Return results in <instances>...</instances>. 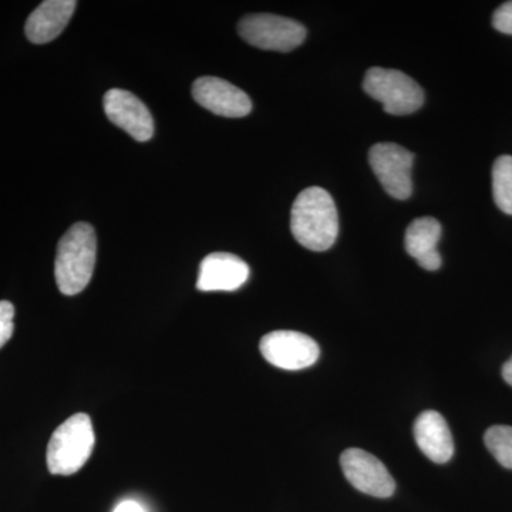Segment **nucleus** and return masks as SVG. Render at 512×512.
<instances>
[{"instance_id": "nucleus-7", "label": "nucleus", "mask_w": 512, "mask_h": 512, "mask_svg": "<svg viewBox=\"0 0 512 512\" xmlns=\"http://www.w3.org/2000/svg\"><path fill=\"white\" fill-rule=\"evenodd\" d=\"M262 356L272 366L284 370H302L315 365L319 359L318 343L311 336L295 330H275L259 343Z\"/></svg>"}, {"instance_id": "nucleus-1", "label": "nucleus", "mask_w": 512, "mask_h": 512, "mask_svg": "<svg viewBox=\"0 0 512 512\" xmlns=\"http://www.w3.org/2000/svg\"><path fill=\"white\" fill-rule=\"evenodd\" d=\"M293 238L315 252L328 251L339 235V215L328 191L309 187L296 197L291 211Z\"/></svg>"}, {"instance_id": "nucleus-20", "label": "nucleus", "mask_w": 512, "mask_h": 512, "mask_svg": "<svg viewBox=\"0 0 512 512\" xmlns=\"http://www.w3.org/2000/svg\"><path fill=\"white\" fill-rule=\"evenodd\" d=\"M503 377L505 382L512 386V357L503 367Z\"/></svg>"}, {"instance_id": "nucleus-5", "label": "nucleus", "mask_w": 512, "mask_h": 512, "mask_svg": "<svg viewBox=\"0 0 512 512\" xmlns=\"http://www.w3.org/2000/svg\"><path fill=\"white\" fill-rule=\"evenodd\" d=\"M238 32L249 45L274 52H291L306 39L301 23L268 13L245 16L239 22Z\"/></svg>"}, {"instance_id": "nucleus-2", "label": "nucleus", "mask_w": 512, "mask_h": 512, "mask_svg": "<svg viewBox=\"0 0 512 512\" xmlns=\"http://www.w3.org/2000/svg\"><path fill=\"white\" fill-rule=\"evenodd\" d=\"M97 238L92 225L74 224L57 245L55 276L63 295L83 292L92 281L96 266Z\"/></svg>"}, {"instance_id": "nucleus-4", "label": "nucleus", "mask_w": 512, "mask_h": 512, "mask_svg": "<svg viewBox=\"0 0 512 512\" xmlns=\"http://www.w3.org/2000/svg\"><path fill=\"white\" fill-rule=\"evenodd\" d=\"M363 89L393 116L416 113L424 103V92L419 83L399 70L372 67L367 70Z\"/></svg>"}, {"instance_id": "nucleus-10", "label": "nucleus", "mask_w": 512, "mask_h": 512, "mask_svg": "<svg viewBox=\"0 0 512 512\" xmlns=\"http://www.w3.org/2000/svg\"><path fill=\"white\" fill-rule=\"evenodd\" d=\"M192 97L204 109L229 119L248 116L252 110L247 93L218 77L205 76L195 80L192 84Z\"/></svg>"}, {"instance_id": "nucleus-18", "label": "nucleus", "mask_w": 512, "mask_h": 512, "mask_svg": "<svg viewBox=\"0 0 512 512\" xmlns=\"http://www.w3.org/2000/svg\"><path fill=\"white\" fill-rule=\"evenodd\" d=\"M493 26L504 35H512V0L495 10Z\"/></svg>"}, {"instance_id": "nucleus-11", "label": "nucleus", "mask_w": 512, "mask_h": 512, "mask_svg": "<svg viewBox=\"0 0 512 512\" xmlns=\"http://www.w3.org/2000/svg\"><path fill=\"white\" fill-rule=\"evenodd\" d=\"M249 278V266L237 255L214 252L205 256L198 271L197 289L202 292H232Z\"/></svg>"}, {"instance_id": "nucleus-16", "label": "nucleus", "mask_w": 512, "mask_h": 512, "mask_svg": "<svg viewBox=\"0 0 512 512\" xmlns=\"http://www.w3.org/2000/svg\"><path fill=\"white\" fill-rule=\"evenodd\" d=\"M484 443L501 466L512 470V427H490L485 431Z\"/></svg>"}, {"instance_id": "nucleus-3", "label": "nucleus", "mask_w": 512, "mask_h": 512, "mask_svg": "<svg viewBox=\"0 0 512 512\" xmlns=\"http://www.w3.org/2000/svg\"><path fill=\"white\" fill-rule=\"evenodd\" d=\"M94 436L92 419L77 413L69 417L52 434L47 446V468L53 476H72L87 463L93 453Z\"/></svg>"}, {"instance_id": "nucleus-19", "label": "nucleus", "mask_w": 512, "mask_h": 512, "mask_svg": "<svg viewBox=\"0 0 512 512\" xmlns=\"http://www.w3.org/2000/svg\"><path fill=\"white\" fill-rule=\"evenodd\" d=\"M114 512H144V510L136 501H123V503L117 505Z\"/></svg>"}, {"instance_id": "nucleus-15", "label": "nucleus", "mask_w": 512, "mask_h": 512, "mask_svg": "<svg viewBox=\"0 0 512 512\" xmlns=\"http://www.w3.org/2000/svg\"><path fill=\"white\" fill-rule=\"evenodd\" d=\"M495 204L504 214L512 215V157L497 158L493 167Z\"/></svg>"}, {"instance_id": "nucleus-8", "label": "nucleus", "mask_w": 512, "mask_h": 512, "mask_svg": "<svg viewBox=\"0 0 512 512\" xmlns=\"http://www.w3.org/2000/svg\"><path fill=\"white\" fill-rule=\"evenodd\" d=\"M340 467L350 484L360 493L377 498L392 497L396 491L394 478L382 461L360 448H348L340 456Z\"/></svg>"}, {"instance_id": "nucleus-9", "label": "nucleus", "mask_w": 512, "mask_h": 512, "mask_svg": "<svg viewBox=\"0 0 512 512\" xmlns=\"http://www.w3.org/2000/svg\"><path fill=\"white\" fill-rule=\"evenodd\" d=\"M104 111L107 119L130 134L134 140H151L154 134V119L150 110L133 93L127 90L111 89L104 96Z\"/></svg>"}, {"instance_id": "nucleus-13", "label": "nucleus", "mask_w": 512, "mask_h": 512, "mask_svg": "<svg viewBox=\"0 0 512 512\" xmlns=\"http://www.w3.org/2000/svg\"><path fill=\"white\" fill-rule=\"evenodd\" d=\"M77 2L74 0H46L40 3L26 22L25 32L35 45L55 40L72 19Z\"/></svg>"}, {"instance_id": "nucleus-12", "label": "nucleus", "mask_w": 512, "mask_h": 512, "mask_svg": "<svg viewBox=\"0 0 512 512\" xmlns=\"http://www.w3.org/2000/svg\"><path fill=\"white\" fill-rule=\"evenodd\" d=\"M413 433L421 453L433 463L444 464L453 457V436L440 413L434 410L421 413L414 423Z\"/></svg>"}, {"instance_id": "nucleus-14", "label": "nucleus", "mask_w": 512, "mask_h": 512, "mask_svg": "<svg viewBox=\"0 0 512 512\" xmlns=\"http://www.w3.org/2000/svg\"><path fill=\"white\" fill-rule=\"evenodd\" d=\"M440 222L431 217L417 218L409 225L404 238L407 254L426 271H437L443 259L437 245L441 238Z\"/></svg>"}, {"instance_id": "nucleus-6", "label": "nucleus", "mask_w": 512, "mask_h": 512, "mask_svg": "<svg viewBox=\"0 0 512 512\" xmlns=\"http://www.w3.org/2000/svg\"><path fill=\"white\" fill-rule=\"evenodd\" d=\"M414 154L394 143H379L370 148L369 163L384 191L396 200L412 197Z\"/></svg>"}, {"instance_id": "nucleus-17", "label": "nucleus", "mask_w": 512, "mask_h": 512, "mask_svg": "<svg viewBox=\"0 0 512 512\" xmlns=\"http://www.w3.org/2000/svg\"><path fill=\"white\" fill-rule=\"evenodd\" d=\"M13 318H15V306L8 301H0V349L12 338Z\"/></svg>"}]
</instances>
